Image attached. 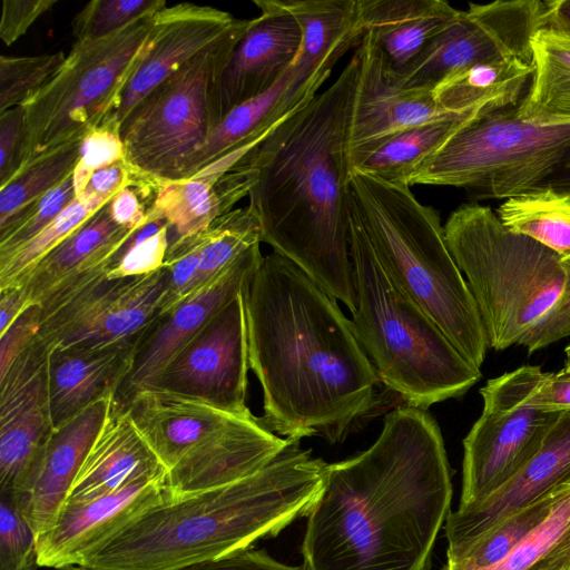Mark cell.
Returning a JSON list of instances; mask_svg holds the SVG:
<instances>
[{
  "label": "cell",
  "mask_w": 570,
  "mask_h": 570,
  "mask_svg": "<svg viewBox=\"0 0 570 570\" xmlns=\"http://www.w3.org/2000/svg\"><path fill=\"white\" fill-rule=\"evenodd\" d=\"M164 7L165 0H94L75 16L71 32L76 40L104 38Z\"/></svg>",
  "instance_id": "obj_43"
},
{
  "label": "cell",
  "mask_w": 570,
  "mask_h": 570,
  "mask_svg": "<svg viewBox=\"0 0 570 570\" xmlns=\"http://www.w3.org/2000/svg\"><path fill=\"white\" fill-rule=\"evenodd\" d=\"M542 375L539 366L524 365L489 380L480 390L483 410L463 440L459 507L485 500L540 449L559 414L528 404Z\"/></svg>",
  "instance_id": "obj_11"
},
{
  "label": "cell",
  "mask_w": 570,
  "mask_h": 570,
  "mask_svg": "<svg viewBox=\"0 0 570 570\" xmlns=\"http://www.w3.org/2000/svg\"><path fill=\"white\" fill-rule=\"evenodd\" d=\"M248 368L242 291L142 389L195 397L226 412L252 417L246 404Z\"/></svg>",
  "instance_id": "obj_14"
},
{
  "label": "cell",
  "mask_w": 570,
  "mask_h": 570,
  "mask_svg": "<svg viewBox=\"0 0 570 570\" xmlns=\"http://www.w3.org/2000/svg\"><path fill=\"white\" fill-rule=\"evenodd\" d=\"M348 203L391 281L481 367L489 348L475 299L446 244L439 213L410 186L353 170Z\"/></svg>",
  "instance_id": "obj_6"
},
{
  "label": "cell",
  "mask_w": 570,
  "mask_h": 570,
  "mask_svg": "<svg viewBox=\"0 0 570 570\" xmlns=\"http://www.w3.org/2000/svg\"><path fill=\"white\" fill-rule=\"evenodd\" d=\"M81 141L39 157L0 187V225L69 177L78 163Z\"/></svg>",
  "instance_id": "obj_38"
},
{
  "label": "cell",
  "mask_w": 570,
  "mask_h": 570,
  "mask_svg": "<svg viewBox=\"0 0 570 570\" xmlns=\"http://www.w3.org/2000/svg\"><path fill=\"white\" fill-rule=\"evenodd\" d=\"M203 245L204 230L181 237L169 245L163 264L167 272V289L159 315L167 313L193 293Z\"/></svg>",
  "instance_id": "obj_45"
},
{
  "label": "cell",
  "mask_w": 570,
  "mask_h": 570,
  "mask_svg": "<svg viewBox=\"0 0 570 570\" xmlns=\"http://www.w3.org/2000/svg\"><path fill=\"white\" fill-rule=\"evenodd\" d=\"M570 483V411L560 412L538 452L485 500L459 507L445 521L448 547L473 540L501 521Z\"/></svg>",
  "instance_id": "obj_20"
},
{
  "label": "cell",
  "mask_w": 570,
  "mask_h": 570,
  "mask_svg": "<svg viewBox=\"0 0 570 570\" xmlns=\"http://www.w3.org/2000/svg\"><path fill=\"white\" fill-rule=\"evenodd\" d=\"M261 423L299 441L343 442L377 402L379 376L337 301L273 250L243 288Z\"/></svg>",
  "instance_id": "obj_2"
},
{
  "label": "cell",
  "mask_w": 570,
  "mask_h": 570,
  "mask_svg": "<svg viewBox=\"0 0 570 570\" xmlns=\"http://www.w3.org/2000/svg\"><path fill=\"white\" fill-rule=\"evenodd\" d=\"M138 344L50 350L48 363L55 429L91 404L115 396L131 371Z\"/></svg>",
  "instance_id": "obj_28"
},
{
  "label": "cell",
  "mask_w": 570,
  "mask_h": 570,
  "mask_svg": "<svg viewBox=\"0 0 570 570\" xmlns=\"http://www.w3.org/2000/svg\"><path fill=\"white\" fill-rule=\"evenodd\" d=\"M291 67L268 91L238 105L224 116L208 140L189 159L180 179L194 176L244 145L265 138L282 120L309 101H298L292 96Z\"/></svg>",
  "instance_id": "obj_30"
},
{
  "label": "cell",
  "mask_w": 570,
  "mask_h": 570,
  "mask_svg": "<svg viewBox=\"0 0 570 570\" xmlns=\"http://www.w3.org/2000/svg\"><path fill=\"white\" fill-rule=\"evenodd\" d=\"M452 470L436 421L403 405L376 441L326 465L307 515L305 570H430L451 512Z\"/></svg>",
  "instance_id": "obj_1"
},
{
  "label": "cell",
  "mask_w": 570,
  "mask_h": 570,
  "mask_svg": "<svg viewBox=\"0 0 570 570\" xmlns=\"http://www.w3.org/2000/svg\"><path fill=\"white\" fill-rule=\"evenodd\" d=\"M570 147V124L522 119L517 105L489 111L454 132L410 186L464 188L474 200L509 199L539 189Z\"/></svg>",
  "instance_id": "obj_9"
},
{
  "label": "cell",
  "mask_w": 570,
  "mask_h": 570,
  "mask_svg": "<svg viewBox=\"0 0 570 570\" xmlns=\"http://www.w3.org/2000/svg\"><path fill=\"white\" fill-rule=\"evenodd\" d=\"M120 405L166 473L204 441L235 419L244 417L195 397L149 387L137 391Z\"/></svg>",
  "instance_id": "obj_26"
},
{
  "label": "cell",
  "mask_w": 570,
  "mask_h": 570,
  "mask_svg": "<svg viewBox=\"0 0 570 570\" xmlns=\"http://www.w3.org/2000/svg\"><path fill=\"white\" fill-rule=\"evenodd\" d=\"M57 2V0H3L0 19L2 42L11 46Z\"/></svg>",
  "instance_id": "obj_48"
},
{
  "label": "cell",
  "mask_w": 570,
  "mask_h": 570,
  "mask_svg": "<svg viewBox=\"0 0 570 570\" xmlns=\"http://www.w3.org/2000/svg\"><path fill=\"white\" fill-rule=\"evenodd\" d=\"M357 52L360 73L347 142L351 171L389 139L410 128L483 109H501L483 106L463 112L445 110L436 102L433 91L407 89L392 81L366 39L363 38Z\"/></svg>",
  "instance_id": "obj_16"
},
{
  "label": "cell",
  "mask_w": 570,
  "mask_h": 570,
  "mask_svg": "<svg viewBox=\"0 0 570 570\" xmlns=\"http://www.w3.org/2000/svg\"><path fill=\"white\" fill-rule=\"evenodd\" d=\"M122 159L126 156L120 125L108 117L81 140L79 159L72 173L76 196L83 191L96 170Z\"/></svg>",
  "instance_id": "obj_46"
},
{
  "label": "cell",
  "mask_w": 570,
  "mask_h": 570,
  "mask_svg": "<svg viewBox=\"0 0 570 570\" xmlns=\"http://www.w3.org/2000/svg\"><path fill=\"white\" fill-rule=\"evenodd\" d=\"M132 180L134 170L127 160L122 159L96 170L80 195L110 200L119 190L130 186Z\"/></svg>",
  "instance_id": "obj_52"
},
{
  "label": "cell",
  "mask_w": 570,
  "mask_h": 570,
  "mask_svg": "<svg viewBox=\"0 0 570 570\" xmlns=\"http://www.w3.org/2000/svg\"><path fill=\"white\" fill-rule=\"evenodd\" d=\"M72 174L56 188L28 205L0 225V256L7 255L37 236L76 198Z\"/></svg>",
  "instance_id": "obj_42"
},
{
  "label": "cell",
  "mask_w": 570,
  "mask_h": 570,
  "mask_svg": "<svg viewBox=\"0 0 570 570\" xmlns=\"http://www.w3.org/2000/svg\"><path fill=\"white\" fill-rule=\"evenodd\" d=\"M548 12L549 0L470 3L396 83L433 91L444 78L480 62L518 58L532 63L531 39L547 27Z\"/></svg>",
  "instance_id": "obj_12"
},
{
  "label": "cell",
  "mask_w": 570,
  "mask_h": 570,
  "mask_svg": "<svg viewBox=\"0 0 570 570\" xmlns=\"http://www.w3.org/2000/svg\"><path fill=\"white\" fill-rule=\"evenodd\" d=\"M222 175L204 167L186 179L156 181V196L147 214L169 226V245L205 230L217 217L233 210L216 187Z\"/></svg>",
  "instance_id": "obj_33"
},
{
  "label": "cell",
  "mask_w": 570,
  "mask_h": 570,
  "mask_svg": "<svg viewBox=\"0 0 570 570\" xmlns=\"http://www.w3.org/2000/svg\"><path fill=\"white\" fill-rule=\"evenodd\" d=\"M350 207L348 244L356 309L351 326L381 383L426 410L465 394L481 371L386 275Z\"/></svg>",
  "instance_id": "obj_7"
},
{
  "label": "cell",
  "mask_w": 570,
  "mask_h": 570,
  "mask_svg": "<svg viewBox=\"0 0 570 570\" xmlns=\"http://www.w3.org/2000/svg\"><path fill=\"white\" fill-rule=\"evenodd\" d=\"M528 404L537 410L560 413L570 411V372L544 373Z\"/></svg>",
  "instance_id": "obj_51"
},
{
  "label": "cell",
  "mask_w": 570,
  "mask_h": 570,
  "mask_svg": "<svg viewBox=\"0 0 570 570\" xmlns=\"http://www.w3.org/2000/svg\"><path fill=\"white\" fill-rule=\"evenodd\" d=\"M41 308L31 305L0 334V375L35 340L40 324Z\"/></svg>",
  "instance_id": "obj_49"
},
{
  "label": "cell",
  "mask_w": 570,
  "mask_h": 570,
  "mask_svg": "<svg viewBox=\"0 0 570 570\" xmlns=\"http://www.w3.org/2000/svg\"><path fill=\"white\" fill-rule=\"evenodd\" d=\"M444 235L478 305L489 347L537 352L570 335V264L505 228L497 214L463 204Z\"/></svg>",
  "instance_id": "obj_5"
},
{
  "label": "cell",
  "mask_w": 570,
  "mask_h": 570,
  "mask_svg": "<svg viewBox=\"0 0 570 570\" xmlns=\"http://www.w3.org/2000/svg\"><path fill=\"white\" fill-rule=\"evenodd\" d=\"M253 3L261 14L250 20L214 92L216 127L233 108L268 91L288 70L299 50V26L278 0Z\"/></svg>",
  "instance_id": "obj_19"
},
{
  "label": "cell",
  "mask_w": 570,
  "mask_h": 570,
  "mask_svg": "<svg viewBox=\"0 0 570 570\" xmlns=\"http://www.w3.org/2000/svg\"><path fill=\"white\" fill-rule=\"evenodd\" d=\"M250 20L235 18L217 39L149 91L121 122L126 160L136 173L157 181L181 178L189 159L216 128L214 92Z\"/></svg>",
  "instance_id": "obj_10"
},
{
  "label": "cell",
  "mask_w": 570,
  "mask_h": 570,
  "mask_svg": "<svg viewBox=\"0 0 570 570\" xmlns=\"http://www.w3.org/2000/svg\"><path fill=\"white\" fill-rule=\"evenodd\" d=\"M62 570H90V569L85 568V567H70V568H66V569H62Z\"/></svg>",
  "instance_id": "obj_57"
},
{
  "label": "cell",
  "mask_w": 570,
  "mask_h": 570,
  "mask_svg": "<svg viewBox=\"0 0 570 570\" xmlns=\"http://www.w3.org/2000/svg\"><path fill=\"white\" fill-rule=\"evenodd\" d=\"M296 20L302 40L292 63L291 92L313 99L333 67L364 36L357 0H278Z\"/></svg>",
  "instance_id": "obj_24"
},
{
  "label": "cell",
  "mask_w": 570,
  "mask_h": 570,
  "mask_svg": "<svg viewBox=\"0 0 570 570\" xmlns=\"http://www.w3.org/2000/svg\"><path fill=\"white\" fill-rule=\"evenodd\" d=\"M156 12L104 38L75 41L52 79L22 105L26 137L19 170L65 145L81 141L114 117L147 53Z\"/></svg>",
  "instance_id": "obj_8"
},
{
  "label": "cell",
  "mask_w": 570,
  "mask_h": 570,
  "mask_svg": "<svg viewBox=\"0 0 570 570\" xmlns=\"http://www.w3.org/2000/svg\"><path fill=\"white\" fill-rule=\"evenodd\" d=\"M261 243V225L248 206L233 209L217 217L204 230V245L193 293L204 287L245 252Z\"/></svg>",
  "instance_id": "obj_37"
},
{
  "label": "cell",
  "mask_w": 570,
  "mask_h": 570,
  "mask_svg": "<svg viewBox=\"0 0 570 570\" xmlns=\"http://www.w3.org/2000/svg\"><path fill=\"white\" fill-rule=\"evenodd\" d=\"M169 226L165 218H153L136 229L115 254L109 279L147 275L158 271L169 248Z\"/></svg>",
  "instance_id": "obj_41"
},
{
  "label": "cell",
  "mask_w": 570,
  "mask_h": 570,
  "mask_svg": "<svg viewBox=\"0 0 570 570\" xmlns=\"http://www.w3.org/2000/svg\"><path fill=\"white\" fill-rule=\"evenodd\" d=\"M570 195V147L547 180L540 186Z\"/></svg>",
  "instance_id": "obj_54"
},
{
  "label": "cell",
  "mask_w": 570,
  "mask_h": 570,
  "mask_svg": "<svg viewBox=\"0 0 570 570\" xmlns=\"http://www.w3.org/2000/svg\"><path fill=\"white\" fill-rule=\"evenodd\" d=\"M356 51L335 81L282 120L248 154L257 171L248 207L262 242L328 295L356 309L350 256L347 142L357 89Z\"/></svg>",
  "instance_id": "obj_3"
},
{
  "label": "cell",
  "mask_w": 570,
  "mask_h": 570,
  "mask_svg": "<svg viewBox=\"0 0 570 570\" xmlns=\"http://www.w3.org/2000/svg\"><path fill=\"white\" fill-rule=\"evenodd\" d=\"M564 352H566V360H564L563 370L570 372V344L564 348Z\"/></svg>",
  "instance_id": "obj_56"
},
{
  "label": "cell",
  "mask_w": 570,
  "mask_h": 570,
  "mask_svg": "<svg viewBox=\"0 0 570 570\" xmlns=\"http://www.w3.org/2000/svg\"><path fill=\"white\" fill-rule=\"evenodd\" d=\"M178 570H305V568L303 564L298 567L284 564L272 558L266 550L248 548Z\"/></svg>",
  "instance_id": "obj_50"
},
{
  "label": "cell",
  "mask_w": 570,
  "mask_h": 570,
  "mask_svg": "<svg viewBox=\"0 0 570 570\" xmlns=\"http://www.w3.org/2000/svg\"><path fill=\"white\" fill-rule=\"evenodd\" d=\"M497 216L509 230L527 236L570 264V195L549 188L507 199Z\"/></svg>",
  "instance_id": "obj_35"
},
{
  "label": "cell",
  "mask_w": 570,
  "mask_h": 570,
  "mask_svg": "<svg viewBox=\"0 0 570 570\" xmlns=\"http://www.w3.org/2000/svg\"><path fill=\"white\" fill-rule=\"evenodd\" d=\"M166 478L147 476L96 500L65 503L37 535L39 567H81L104 543L166 497Z\"/></svg>",
  "instance_id": "obj_18"
},
{
  "label": "cell",
  "mask_w": 570,
  "mask_h": 570,
  "mask_svg": "<svg viewBox=\"0 0 570 570\" xmlns=\"http://www.w3.org/2000/svg\"><path fill=\"white\" fill-rule=\"evenodd\" d=\"M114 399L109 396L91 404L55 429L29 481L12 495L37 535L51 525L65 503Z\"/></svg>",
  "instance_id": "obj_23"
},
{
  "label": "cell",
  "mask_w": 570,
  "mask_h": 570,
  "mask_svg": "<svg viewBox=\"0 0 570 570\" xmlns=\"http://www.w3.org/2000/svg\"><path fill=\"white\" fill-rule=\"evenodd\" d=\"M49 352L35 337L0 375V493L16 495L22 490L55 430Z\"/></svg>",
  "instance_id": "obj_15"
},
{
  "label": "cell",
  "mask_w": 570,
  "mask_h": 570,
  "mask_svg": "<svg viewBox=\"0 0 570 570\" xmlns=\"http://www.w3.org/2000/svg\"><path fill=\"white\" fill-rule=\"evenodd\" d=\"M546 28L570 35V0H549Z\"/></svg>",
  "instance_id": "obj_55"
},
{
  "label": "cell",
  "mask_w": 570,
  "mask_h": 570,
  "mask_svg": "<svg viewBox=\"0 0 570 570\" xmlns=\"http://www.w3.org/2000/svg\"><path fill=\"white\" fill-rule=\"evenodd\" d=\"M234 20L226 11L190 2L158 10L147 53L126 86L112 118L121 125L149 91L217 39Z\"/></svg>",
  "instance_id": "obj_22"
},
{
  "label": "cell",
  "mask_w": 570,
  "mask_h": 570,
  "mask_svg": "<svg viewBox=\"0 0 570 570\" xmlns=\"http://www.w3.org/2000/svg\"><path fill=\"white\" fill-rule=\"evenodd\" d=\"M493 110L498 109H483L460 118L410 128L389 139L353 170L386 183L410 186V179L417 168L454 132L479 116Z\"/></svg>",
  "instance_id": "obj_34"
},
{
  "label": "cell",
  "mask_w": 570,
  "mask_h": 570,
  "mask_svg": "<svg viewBox=\"0 0 570 570\" xmlns=\"http://www.w3.org/2000/svg\"><path fill=\"white\" fill-rule=\"evenodd\" d=\"M293 440L267 430L259 417H237L166 473L176 499L242 480L271 463Z\"/></svg>",
  "instance_id": "obj_21"
},
{
  "label": "cell",
  "mask_w": 570,
  "mask_h": 570,
  "mask_svg": "<svg viewBox=\"0 0 570 570\" xmlns=\"http://www.w3.org/2000/svg\"><path fill=\"white\" fill-rule=\"evenodd\" d=\"M364 36L397 81L461 11L444 0H357Z\"/></svg>",
  "instance_id": "obj_25"
},
{
  "label": "cell",
  "mask_w": 570,
  "mask_h": 570,
  "mask_svg": "<svg viewBox=\"0 0 570 570\" xmlns=\"http://www.w3.org/2000/svg\"><path fill=\"white\" fill-rule=\"evenodd\" d=\"M31 306V305H30ZM29 305L18 287L0 291V334H2Z\"/></svg>",
  "instance_id": "obj_53"
},
{
  "label": "cell",
  "mask_w": 570,
  "mask_h": 570,
  "mask_svg": "<svg viewBox=\"0 0 570 570\" xmlns=\"http://www.w3.org/2000/svg\"><path fill=\"white\" fill-rule=\"evenodd\" d=\"M532 73V63L518 58L490 60L444 78L433 95L442 108L453 112L514 106L525 96Z\"/></svg>",
  "instance_id": "obj_31"
},
{
  "label": "cell",
  "mask_w": 570,
  "mask_h": 570,
  "mask_svg": "<svg viewBox=\"0 0 570 570\" xmlns=\"http://www.w3.org/2000/svg\"><path fill=\"white\" fill-rule=\"evenodd\" d=\"M263 258L259 244L253 246L204 287L158 315L137 345L131 371L115 395L116 402L124 404L156 377L243 291Z\"/></svg>",
  "instance_id": "obj_17"
},
{
  "label": "cell",
  "mask_w": 570,
  "mask_h": 570,
  "mask_svg": "<svg viewBox=\"0 0 570 570\" xmlns=\"http://www.w3.org/2000/svg\"><path fill=\"white\" fill-rule=\"evenodd\" d=\"M164 266L147 275L105 279L42 318L36 338L48 350L138 344L160 314Z\"/></svg>",
  "instance_id": "obj_13"
},
{
  "label": "cell",
  "mask_w": 570,
  "mask_h": 570,
  "mask_svg": "<svg viewBox=\"0 0 570 570\" xmlns=\"http://www.w3.org/2000/svg\"><path fill=\"white\" fill-rule=\"evenodd\" d=\"M327 463L291 443L266 466L236 482L171 499L139 514L81 567L178 570L252 548L307 517Z\"/></svg>",
  "instance_id": "obj_4"
},
{
  "label": "cell",
  "mask_w": 570,
  "mask_h": 570,
  "mask_svg": "<svg viewBox=\"0 0 570 570\" xmlns=\"http://www.w3.org/2000/svg\"><path fill=\"white\" fill-rule=\"evenodd\" d=\"M24 137L23 107L0 112V187L11 180L21 166Z\"/></svg>",
  "instance_id": "obj_47"
},
{
  "label": "cell",
  "mask_w": 570,
  "mask_h": 570,
  "mask_svg": "<svg viewBox=\"0 0 570 570\" xmlns=\"http://www.w3.org/2000/svg\"><path fill=\"white\" fill-rule=\"evenodd\" d=\"M147 476L166 478V470L125 406L114 399L109 415L80 466L65 503L96 500Z\"/></svg>",
  "instance_id": "obj_27"
},
{
  "label": "cell",
  "mask_w": 570,
  "mask_h": 570,
  "mask_svg": "<svg viewBox=\"0 0 570 570\" xmlns=\"http://www.w3.org/2000/svg\"><path fill=\"white\" fill-rule=\"evenodd\" d=\"M66 53L0 57V112L22 106L56 75Z\"/></svg>",
  "instance_id": "obj_40"
},
{
  "label": "cell",
  "mask_w": 570,
  "mask_h": 570,
  "mask_svg": "<svg viewBox=\"0 0 570 570\" xmlns=\"http://www.w3.org/2000/svg\"><path fill=\"white\" fill-rule=\"evenodd\" d=\"M533 73L520 118L540 124H570V35L543 28L531 39Z\"/></svg>",
  "instance_id": "obj_32"
},
{
  "label": "cell",
  "mask_w": 570,
  "mask_h": 570,
  "mask_svg": "<svg viewBox=\"0 0 570 570\" xmlns=\"http://www.w3.org/2000/svg\"><path fill=\"white\" fill-rule=\"evenodd\" d=\"M483 570H570V483L544 520L497 564Z\"/></svg>",
  "instance_id": "obj_36"
},
{
  "label": "cell",
  "mask_w": 570,
  "mask_h": 570,
  "mask_svg": "<svg viewBox=\"0 0 570 570\" xmlns=\"http://www.w3.org/2000/svg\"><path fill=\"white\" fill-rule=\"evenodd\" d=\"M135 230L114 220L108 202L9 288L18 287L29 306L40 305L61 283L111 267L115 254Z\"/></svg>",
  "instance_id": "obj_29"
},
{
  "label": "cell",
  "mask_w": 570,
  "mask_h": 570,
  "mask_svg": "<svg viewBox=\"0 0 570 570\" xmlns=\"http://www.w3.org/2000/svg\"><path fill=\"white\" fill-rule=\"evenodd\" d=\"M109 200L80 195L43 230L18 249L0 256V289L13 286L42 257Z\"/></svg>",
  "instance_id": "obj_39"
},
{
  "label": "cell",
  "mask_w": 570,
  "mask_h": 570,
  "mask_svg": "<svg viewBox=\"0 0 570 570\" xmlns=\"http://www.w3.org/2000/svg\"><path fill=\"white\" fill-rule=\"evenodd\" d=\"M37 534L11 494L0 493V570H37Z\"/></svg>",
  "instance_id": "obj_44"
}]
</instances>
